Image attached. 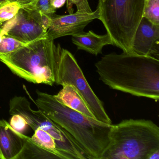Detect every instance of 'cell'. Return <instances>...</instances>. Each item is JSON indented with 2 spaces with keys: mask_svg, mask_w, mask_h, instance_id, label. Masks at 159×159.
<instances>
[{
  "mask_svg": "<svg viewBox=\"0 0 159 159\" xmlns=\"http://www.w3.org/2000/svg\"><path fill=\"white\" fill-rule=\"evenodd\" d=\"M95 66L100 80L111 89L159 101V59L134 53H111Z\"/></svg>",
  "mask_w": 159,
  "mask_h": 159,
  "instance_id": "6da1fadb",
  "label": "cell"
},
{
  "mask_svg": "<svg viewBox=\"0 0 159 159\" xmlns=\"http://www.w3.org/2000/svg\"><path fill=\"white\" fill-rule=\"evenodd\" d=\"M38 109L63 128L85 152L88 159H101L109 143L111 125L91 119L68 107L53 95L37 90Z\"/></svg>",
  "mask_w": 159,
  "mask_h": 159,
  "instance_id": "7a4b0ae2",
  "label": "cell"
},
{
  "mask_svg": "<svg viewBox=\"0 0 159 159\" xmlns=\"http://www.w3.org/2000/svg\"><path fill=\"white\" fill-rule=\"evenodd\" d=\"M62 48L53 40L40 39L15 52L0 54V61L18 77L30 82L53 85Z\"/></svg>",
  "mask_w": 159,
  "mask_h": 159,
  "instance_id": "3957f363",
  "label": "cell"
},
{
  "mask_svg": "<svg viewBox=\"0 0 159 159\" xmlns=\"http://www.w3.org/2000/svg\"><path fill=\"white\" fill-rule=\"evenodd\" d=\"M101 159H148L159 150V127L150 120L128 119L111 125Z\"/></svg>",
  "mask_w": 159,
  "mask_h": 159,
  "instance_id": "277c9868",
  "label": "cell"
},
{
  "mask_svg": "<svg viewBox=\"0 0 159 159\" xmlns=\"http://www.w3.org/2000/svg\"><path fill=\"white\" fill-rule=\"evenodd\" d=\"M145 0H99L100 18L113 45L133 53L136 30L143 17Z\"/></svg>",
  "mask_w": 159,
  "mask_h": 159,
  "instance_id": "5b68a950",
  "label": "cell"
},
{
  "mask_svg": "<svg viewBox=\"0 0 159 159\" xmlns=\"http://www.w3.org/2000/svg\"><path fill=\"white\" fill-rule=\"evenodd\" d=\"M9 106L10 114L23 116L34 131L40 128L49 133L54 139L57 150L65 159H88L81 148L63 128L41 111L32 109L25 97L15 96L10 100Z\"/></svg>",
  "mask_w": 159,
  "mask_h": 159,
  "instance_id": "8992f818",
  "label": "cell"
},
{
  "mask_svg": "<svg viewBox=\"0 0 159 159\" xmlns=\"http://www.w3.org/2000/svg\"><path fill=\"white\" fill-rule=\"evenodd\" d=\"M55 83L62 86L66 84L73 85L97 120L112 124L103 102L89 85L74 56L69 51L63 48L57 69Z\"/></svg>",
  "mask_w": 159,
  "mask_h": 159,
  "instance_id": "52a82bcc",
  "label": "cell"
},
{
  "mask_svg": "<svg viewBox=\"0 0 159 159\" xmlns=\"http://www.w3.org/2000/svg\"><path fill=\"white\" fill-rule=\"evenodd\" d=\"M41 14L34 8L21 7L13 19L1 27L0 34L14 38L25 44L47 38V32L40 24Z\"/></svg>",
  "mask_w": 159,
  "mask_h": 159,
  "instance_id": "ba28073f",
  "label": "cell"
},
{
  "mask_svg": "<svg viewBox=\"0 0 159 159\" xmlns=\"http://www.w3.org/2000/svg\"><path fill=\"white\" fill-rule=\"evenodd\" d=\"M100 7L98 5L94 11L65 16H52V22L47 31V39L54 40L65 36L82 34L85 27L95 19L100 18Z\"/></svg>",
  "mask_w": 159,
  "mask_h": 159,
  "instance_id": "9c48e42d",
  "label": "cell"
},
{
  "mask_svg": "<svg viewBox=\"0 0 159 159\" xmlns=\"http://www.w3.org/2000/svg\"><path fill=\"white\" fill-rule=\"evenodd\" d=\"M132 53L159 59V25L142 17L136 30Z\"/></svg>",
  "mask_w": 159,
  "mask_h": 159,
  "instance_id": "30bf717a",
  "label": "cell"
},
{
  "mask_svg": "<svg viewBox=\"0 0 159 159\" xmlns=\"http://www.w3.org/2000/svg\"><path fill=\"white\" fill-rule=\"evenodd\" d=\"M22 134L7 121L0 120V159H16L24 148Z\"/></svg>",
  "mask_w": 159,
  "mask_h": 159,
  "instance_id": "8fae6325",
  "label": "cell"
},
{
  "mask_svg": "<svg viewBox=\"0 0 159 159\" xmlns=\"http://www.w3.org/2000/svg\"><path fill=\"white\" fill-rule=\"evenodd\" d=\"M72 43L79 50L97 56L102 53V49L107 45H113L112 40L108 33L98 35L93 31L84 32L72 36Z\"/></svg>",
  "mask_w": 159,
  "mask_h": 159,
  "instance_id": "7c38bea8",
  "label": "cell"
},
{
  "mask_svg": "<svg viewBox=\"0 0 159 159\" xmlns=\"http://www.w3.org/2000/svg\"><path fill=\"white\" fill-rule=\"evenodd\" d=\"M54 96L57 101L68 107L88 118L96 120L80 93L73 85H64L63 89Z\"/></svg>",
  "mask_w": 159,
  "mask_h": 159,
  "instance_id": "4fadbf2b",
  "label": "cell"
},
{
  "mask_svg": "<svg viewBox=\"0 0 159 159\" xmlns=\"http://www.w3.org/2000/svg\"><path fill=\"white\" fill-rule=\"evenodd\" d=\"M24 139L23 150L16 159H59L58 156L51 152L43 148L34 143L31 138L22 134Z\"/></svg>",
  "mask_w": 159,
  "mask_h": 159,
  "instance_id": "5bb4252c",
  "label": "cell"
},
{
  "mask_svg": "<svg viewBox=\"0 0 159 159\" xmlns=\"http://www.w3.org/2000/svg\"><path fill=\"white\" fill-rule=\"evenodd\" d=\"M35 133L31 137V140L43 148L52 152L60 159H65V157L57 148L56 144L53 138L46 131L37 128L34 130Z\"/></svg>",
  "mask_w": 159,
  "mask_h": 159,
  "instance_id": "9a60e30c",
  "label": "cell"
},
{
  "mask_svg": "<svg viewBox=\"0 0 159 159\" xmlns=\"http://www.w3.org/2000/svg\"><path fill=\"white\" fill-rule=\"evenodd\" d=\"M143 17L159 25V0H145Z\"/></svg>",
  "mask_w": 159,
  "mask_h": 159,
  "instance_id": "2e32d148",
  "label": "cell"
},
{
  "mask_svg": "<svg viewBox=\"0 0 159 159\" xmlns=\"http://www.w3.org/2000/svg\"><path fill=\"white\" fill-rule=\"evenodd\" d=\"M21 6L15 2H6L0 6V30L5 23L17 15Z\"/></svg>",
  "mask_w": 159,
  "mask_h": 159,
  "instance_id": "e0dca14e",
  "label": "cell"
},
{
  "mask_svg": "<svg viewBox=\"0 0 159 159\" xmlns=\"http://www.w3.org/2000/svg\"><path fill=\"white\" fill-rule=\"evenodd\" d=\"M25 44L14 38L4 35L0 43V54L11 53L17 51Z\"/></svg>",
  "mask_w": 159,
  "mask_h": 159,
  "instance_id": "ac0fdd59",
  "label": "cell"
},
{
  "mask_svg": "<svg viewBox=\"0 0 159 159\" xmlns=\"http://www.w3.org/2000/svg\"><path fill=\"white\" fill-rule=\"evenodd\" d=\"M66 7L70 14L73 13V5L77 7V12L91 13L93 12L90 8L88 0H66Z\"/></svg>",
  "mask_w": 159,
  "mask_h": 159,
  "instance_id": "d6986e66",
  "label": "cell"
},
{
  "mask_svg": "<svg viewBox=\"0 0 159 159\" xmlns=\"http://www.w3.org/2000/svg\"><path fill=\"white\" fill-rule=\"evenodd\" d=\"M10 124L17 132L23 134H24L27 131L29 126L26 120L23 116L19 114L12 115L10 120Z\"/></svg>",
  "mask_w": 159,
  "mask_h": 159,
  "instance_id": "ffe728a7",
  "label": "cell"
},
{
  "mask_svg": "<svg viewBox=\"0 0 159 159\" xmlns=\"http://www.w3.org/2000/svg\"><path fill=\"white\" fill-rule=\"evenodd\" d=\"M34 8L39 12L50 16H52L56 11L51 5L50 0H37Z\"/></svg>",
  "mask_w": 159,
  "mask_h": 159,
  "instance_id": "44dd1931",
  "label": "cell"
},
{
  "mask_svg": "<svg viewBox=\"0 0 159 159\" xmlns=\"http://www.w3.org/2000/svg\"><path fill=\"white\" fill-rule=\"evenodd\" d=\"M52 22V18L51 16L44 14H41L40 20V24L42 28L44 31L47 32L48 29L50 27Z\"/></svg>",
  "mask_w": 159,
  "mask_h": 159,
  "instance_id": "7402d4cb",
  "label": "cell"
},
{
  "mask_svg": "<svg viewBox=\"0 0 159 159\" xmlns=\"http://www.w3.org/2000/svg\"><path fill=\"white\" fill-rule=\"evenodd\" d=\"M7 2H15L21 7L34 8L37 0H6Z\"/></svg>",
  "mask_w": 159,
  "mask_h": 159,
  "instance_id": "603a6c76",
  "label": "cell"
},
{
  "mask_svg": "<svg viewBox=\"0 0 159 159\" xmlns=\"http://www.w3.org/2000/svg\"><path fill=\"white\" fill-rule=\"evenodd\" d=\"M66 2V0H50L51 5L56 10L63 7Z\"/></svg>",
  "mask_w": 159,
  "mask_h": 159,
  "instance_id": "cb8c5ba5",
  "label": "cell"
},
{
  "mask_svg": "<svg viewBox=\"0 0 159 159\" xmlns=\"http://www.w3.org/2000/svg\"><path fill=\"white\" fill-rule=\"evenodd\" d=\"M148 159H159V150L152 153Z\"/></svg>",
  "mask_w": 159,
  "mask_h": 159,
  "instance_id": "d4e9b609",
  "label": "cell"
},
{
  "mask_svg": "<svg viewBox=\"0 0 159 159\" xmlns=\"http://www.w3.org/2000/svg\"><path fill=\"white\" fill-rule=\"evenodd\" d=\"M7 2V1L6 0H0V6L2 5V4L5 3V2Z\"/></svg>",
  "mask_w": 159,
  "mask_h": 159,
  "instance_id": "484cf974",
  "label": "cell"
},
{
  "mask_svg": "<svg viewBox=\"0 0 159 159\" xmlns=\"http://www.w3.org/2000/svg\"><path fill=\"white\" fill-rule=\"evenodd\" d=\"M2 37L3 36H2L1 34H0V43L1 42L2 40Z\"/></svg>",
  "mask_w": 159,
  "mask_h": 159,
  "instance_id": "4316f807",
  "label": "cell"
},
{
  "mask_svg": "<svg viewBox=\"0 0 159 159\" xmlns=\"http://www.w3.org/2000/svg\"><path fill=\"white\" fill-rule=\"evenodd\" d=\"M101 1H102L104 2L105 1V0H101Z\"/></svg>",
  "mask_w": 159,
  "mask_h": 159,
  "instance_id": "83f0119b",
  "label": "cell"
}]
</instances>
